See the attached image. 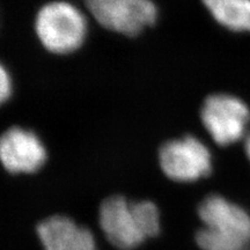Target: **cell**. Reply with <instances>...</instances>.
<instances>
[{
    "label": "cell",
    "mask_w": 250,
    "mask_h": 250,
    "mask_svg": "<svg viewBox=\"0 0 250 250\" xmlns=\"http://www.w3.org/2000/svg\"><path fill=\"white\" fill-rule=\"evenodd\" d=\"M99 226L109 245L118 250L139 248L161 230L159 206L149 199L112 193L99 206Z\"/></svg>",
    "instance_id": "6da1fadb"
},
{
    "label": "cell",
    "mask_w": 250,
    "mask_h": 250,
    "mask_svg": "<svg viewBox=\"0 0 250 250\" xmlns=\"http://www.w3.org/2000/svg\"><path fill=\"white\" fill-rule=\"evenodd\" d=\"M201 226L196 243L202 250L250 249V213L218 192H210L197 206Z\"/></svg>",
    "instance_id": "7a4b0ae2"
},
{
    "label": "cell",
    "mask_w": 250,
    "mask_h": 250,
    "mask_svg": "<svg viewBox=\"0 0 250 250\" xmlns=\"http://www.w3.org/2000/svg\"><path fill=\"white\" fill-rule=\"evenodd\" d=\"M35 30L40 42L48 51L65 55L76 51L83 44L87 22L76 6L65 1H52L37 13Z\"/></svg>",
    "instance_id": "3957f363"
},
{
    "label": "cell",
    "mask_w": 250,
    "mask_h": 250,
    "mask_svg": "<svg viewBox=\"0 0 250 250\" xmlns=\"http://www.w3.org/2000/svg\"><path fill=\"white\" fill-rule=\"evenodd\" d=\"M159 164L165 176L174 183H193L212 173L210 151L192 136L165 143L159 151Z\"/></svg>",
    "instance_id": "277c9868"
},
{
    "label": "cell",
    "mask_w": 250,
    "mask_h": 250,
    "mask_svg": "<svg viewBox=\"0 0 250 250\" xmlns=\"http://www.w3.org/2000/svg\"><path fill=\"white\" fill-rule=\"evenodd\" d=\"M201 118L212 139L218 145L228 146L245 136L250 122V109L236 96L213 94L204 101Z\"/></svg>",
    "instance_id": "5b68a950"
},
{
    "label": "cell",
    "mask_w": 250,
    "mask_h": 250,
    "mask_svg": "<svg viewBox=\"0 0 250 250\" xmlns=\"http://www.w3.org/2000/svg\"><path fill=\"white\" fill-rule=\"evenodd\" d=\"M87 7L102 27L126 36L138 35L158 17L152 0H87Z\"/></svg>",
    "instance_id": "8992f818"
},
{
    "label": "cell",
    "mask_w": 250,
    "mask_h": 250,
    "mask_svg": "<svg viewBox=\"0 0 250 250\" xmlns=\"http://www.w3.org/2000/svg\"><path fill=\"white\" fill-rule=\"evenodd\" d=\"M0 160L8 173L34 174L44 166L46 151L35 133L13 126L0 138Z\"/></svg>",
    "instance_id": "52a82bcc"
},
{
    "label": "cell",
    "mask_w": 250,
    "mask_h": 250,
    "mask_svg": "<svg viewBox=\"0 0 250 250\" xmlns=\"http://www.w3.org/2000/svg\"><path fill=\"white\" fill-rule=\"evenodd\" d=\"M44 250H98L95 234L66 215L56 214L37 226Z\"/></svg>",
    "instance_id": "ba28073f"
},
{
    "label": "cell",
    "mask_w": 250,
    "mask_h": 250,
    "mask_svg": "<svg viewBox=\"0 0 250 250\" xmlns=\"http://www.w3.org/2000/svg\"><path fill=\"white\" fill-rule=\"evenodd\" d=\"M202 1L221 26L237 33H250V0Z\"/></svg>",
    "instance_id": "9c48e42d"
},
{
    "label": "cell",
    "mask_w": 250,
    "mask_h": 250,
    "mask_svg": "<svg viewBox=\"0 0 250 250\" xmlns=\"http://www.w3.org/2000/svg\"><path fill=\"white\" fill-rule=\"evenodd\" d=\"M11 78H9L6 68L1 66V70H0V99H1V102H5L11 96Z\"/></svg>",
    "instance_id": "30bf717a"
},
{
    "label": "cell",
    "mask_w": 250,
    "mask_h": 250,
    "mask_svg": "<svg viewBox=\"0 0 250 250\" xmlns=\"http://www.w3.org/2000/svg\"><path fill=\"white\" fill-rule=\"evenodd\" d=\"M245 149H246V154L248 156V160L250 161V133L248 134L246 139V144H245Z\"/></svg>",
    "instance_id": "8fae6325"
},
{
    "label": "cell",
    "mask_w": 250,
    "mask_h": 250,
    "mask_svg": "<svg viewBox=\"0 0 250 250\" xmlns=\"http://www.w3.org/2000/svg\"><path fill=\"white\" fill-rule=\"evenodd\" d=\"M247 250H250V249H247Z\"/></svg>",
    "instance_id": "7c38bea8"
}]
</instances>
